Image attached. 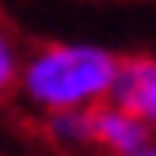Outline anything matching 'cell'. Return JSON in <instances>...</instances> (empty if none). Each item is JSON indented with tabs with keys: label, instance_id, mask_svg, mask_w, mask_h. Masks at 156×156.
Instances as JSON below:
<instances>
[{
	"label": "cell",
	"instance_id": "1",
	"mask_svg": "<svg viewBox=\"0 0 156 156\" xmlns=\"http://www.w3.org/2000/svg\"><path fill=\"white\" fill-rule=\"evenodd\" d=\"M122 61L99 46L84 42H46L23 65V91L34 107L50 114L91 111L114 95Z\"/></svg>",
	"mask_w": 156,
	"mask_h": 156
},
{
	"label": "cell",
	"instance_id": "2",
	"mask_svg": "<svg viewBox=\"0 0 156 156\" xmlns=\"http://www.w3.org/2000/svg\"><path fill=\"white\" fill-rule=\"evenodd\" d=\"M111 103L133 114L137 122H145L149 129H156V57L152 53H137V57L122 61Z\"/></svg>",
	"mask_w": 156,
	"mask_h": 156
},
{
	"label": "cell",
	"instance_id": "3",
	"mask_svg": "<svg viewBox=\"0 0 156 156\" xmlns=\"http://www.w3.org/2000/svg\"><path fill=\"white\" fill-rule=\"evenodd\" d=\"M91 145H99L107 156H137L152 145V129L122 107L103 103L91 107Z\"/></svg>",
	"mask_w": 156,
	"mask_h": 156
},
{
	"label": "cell",
	"instance_id": "4",
	"mask_svg": "<svg viewBox=\"0 0 156 156\" xmlns=\"http://www.w3.org/2000/svg\"><path fill=\"white\" fill-rule=\"evenodd\" d=\"M46 137H50V141H57L61 149H80V145H91V111L50 114V122H46Z\"/></svg>",
	"mask_w": 156,
	"mask_h": 156
},
{
	"label": "cell",
	"instance_id": "5",
	"mask_svg": "<svg viewBox=\"0 0 156 156\" xmlns=\"http://www.w3.org/2000/svg\"><path fill=\"white\" fill-rule=\"evenodd\" d=\"M15 80H23V73H19V57H15V46H12V38H8L4 23H0V99L12 91Z\"/></svg>",
	"mask_w": 156,
	"mask_h": 156
},
{
	"label": "cell",
	"instance_id": "6",
	"mask_svg": "<svg viewBox=\"0 0 156 156\" xmlns=\"http://www.w3.org/2000/svg\"><path fill=\"white\" fill-rule=\"evenodd\" d=\"M137 156H156V141H152V145H149L145 152H137Z\"/></svg>",
	"mask_w": 156,
	"mask_h": 156
}]
</instances>
